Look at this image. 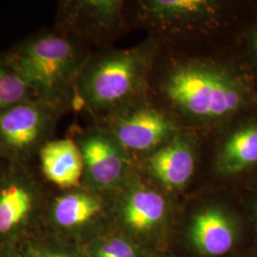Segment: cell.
<instances>
[{"instance_id":"obj_18","label":"cell","mask_w":257,"mask_h":257,"mask_svg":"<svg viewBox=\"0 0 257 257\" xmlns=\"http://www.w3.org/2000/svg\"><path fill=\"white\" fill-rule=\"evenodd\" d=\"M251 50H252V54H253L254 59L257 63V26L254 29L252 37H251Z\"/></svg>"},{"instance_id":"obj_14","label":"cell","mask_w":257,"mask_h":257,"mask_svg":"<svg viewBox=\"0 0 257 257\" xmlns=\"http://www.w3.org/2000/svg\"><path fill=\"white\" fill-rule=\"evenodd\" d=\"M216 162L221 173L227 175L238 174L257 164V122L232 132L219 149Z\"/></svg>"},{"instance_id":"obj_17","label":"cell","mask_w":257,"mask_h":257,"mask_svg":"<svg viewBox=\"0 0 257 257\" xmlns=\"http://www.w3.org/2000/svg\"><path fill=\"white\" fill-rule=\"evenodd\" d=\"M96 257H136L134 248L124 240L113 239L102 245Z\"/></svg>"},{"instance_id":"obj_6","label":"cell","mask_w":257,"mask_h":257,"mask_svg":"<svg viewBox=\"0 0 257 257\" xmlns=\"http://www.w3.org/2000/svg\"><path fill=\"white\" fill-rule=\"evenodd\" d=\"M72 138L82 156V180L100 191L114 189L122 183L131 159L130 153L119 142L98 126L75 131Z\"/></svg>"},{"instance_id":"obj_9","label":"cell","mask_w":257,"mask_h":257,"mask_svg":"<svg viewBox=\"0 0 257 257\" xmlns=\"http://www.w3.org/2000/svg\"><path fill=\"white\" fill-rule=\"evenodd\" d=\"M42 201V190L27 165L11 164L0 177V233L30 218Z\"/></svg>"},{"instance_id":"obj_2","label":"cell","mask_w":257,"mask_h":257,"mask_svg":"<svg viewBox=\"0 0 257 257\" xmlns=\"http://www.w3.org/2000/svg\"><path fill=\"white\" fill-rule=\"evenodd\" d=\"M160 89L185 119L206 126L230 119L248 105L250 95L248 85L234 70L210 60L175 65Z\"/></svg>"},{"instance_id":"obj_11","label":"cell","mask_w":257,"mask_h":257,"mask_svg":"<svg viewBox=\"0 0 257 257\" xmlns=\"http://www.w3.org/2000/svg\"><path fill=\"white\" fill-rule=\"evenodd\" d=\"M41 173L55 186L72 190L81 185L83 160L81 153L72 138L53 139L38 153Z\"/></svg>"},{"instance_id":"obj_4","label":"cell","mask_w":257,"mask_h":257,"mask_svg":"<svg viewBox=\"0 0 257 257\" xmlns=\"http://www.w3.org/2000/svg\"><path fill=\"white\" fill-rule=\"evenodd\" d=\"M63 114L36 97L0 111V157L11 164L27 165L55 139L57 122Z\"/></svg>"},{"instance_id":"obj_1","label":"cell","mask_w":257,"mask_h":257,"mask_svg":"<svg viewBox=\"0 0 257 257\" xmlns=\"http://www.w3.org/2000/svg\"><path fill=\"white\" fill-rule=\"evenodd\" d=\"M4 55L34 97L63 113L72 110L76 83L92 57L84 41L56 28L28 37Z\"/></svg>"},{"instance_id":"obj_13","label":"cell","mask_w":257,"mask_h":257,"mask_svg":"<svg viewBox=\"0 0 257 257\" xmlns=\"http://www.w3.org/2000/svg\"><path fill=\"white\" fill-rule=\"evenodd\" d=\"M102 210L103 202L97 195L73 189L55 196L49 205L50 217L62 228L82 226Z\"/></svg>"},{"instance_id":"obj_7","label":"cell","mask_w":257,"mask_h":257,"mask_svg":"<svg viewBox=\"0 0 257 257\" xmlns=\"http://www.w3.org/2000/svg\"><path fill=\"white\" fill-rule=\"evenodd\" d=\"M123 6L119 0L61 1L55 28L85 43H101L121 30Z\"/></svg>"},{"instance_id":"obj_19","label":"cell","mask_w":257,"mask_h":257,"mask_svg":"<svg viewBox=\"0 0 257 257\" xmlns=\"http://www.w3.org/2000/svg\"><path fill=\"white\" fill-rule=\"evenodd\" d=\"M8 165H9V163H8L5 159H3V158L0 157V177L3 175L4 172L6 171Z\"/></svg>"},{"instance_id":"obj_8","label":"cell","mask_w":257,"mask_h":257,"mask_svg":"<svg viewBox=\"0 0 257 257\" xmlns=\"http://www.w3.org/2000/svg\"><path fill=\"white\" fill-rule=\"evenodd\" d=\"M140 17L157 33L182 34L215 27L222 5L211 0H149L140 2Z\"/></svg>"},{"instance_id":"obj_15","label":"cell","mask_w":257,"mask_h":257,"mask_svg":"<svg viewBox=\"0 0 257 257\" xmlns=\"http://www.w3.org/2000/svg\"><path fill=\"white\" fill-rule=\"evenodd\" d=\"M166 201L160 193L148 189H135L127 193L121 213L128 227L136 230L151 229L165 216Z\"/></svg>"},{"instance_id":"obj_10","label":"cell","mask_w":257,"mask_h":257,"mask_svg":"<svg viewBox=\"0 0 257 257\" xmlns=\"http://www.w3.org/2000/svg\"><path fill=\"white\" fill-rule=\"evenodd\" d=\"M196 140L189 133L179 132L148 158L152 175L170 190L186 186L195 169Z\"/></svg>"},{"instance_id":"obj_3","label":"cell","mask_w":257,"mask_h":257,"mask_svg":"<svg viewBox=\"0 0 257 257\" xmlns=\"http://www.w3.org/2000/svg\"><path fill=\"white\" fill-rule=\"evenodd\" d=\"M156 49L154 41H146L92 56L76 83L72 109H85L99 121L138 102Z\"/></svg>"},{"instance_id":"obj_16","label":"cell","mask_w":257,"mask_h":257,"mask_svg":"<svg viewBox=\"0 0 257 257\" xmlns=\"http://www.w3.org/2000/svg\"><path fill=\"white\" fill-rule=\"evenodd\" d=\"M34 97L30 88L4 54L0 55V111Z\"/></svg>"},{"instance_id":"obj_12","label":"cell","mask_w":257,"mask_h":257,"mask_svg":"<svg viewBox=\"0 0 257 257\" xmlns=\"http://www.w3.org/2000/svg\"><path fill=\"white\" fill-rule=\"evenodd\" d=\"M192 236L197 248L212 256L227 253L234 242V231L230 221L216 209L206 210L195 216Z\"/></svg>"},{"instance_id":"obj_20","label":"cell","mask_w":257,"mask_h":257,"mask_svg":"<svg viewBox=\"0 0 257 257\" xmlns=\"http://www.w3.org/2000/svg\"><path fill=\"white\" fill-rule=\"evenodd\" d=\"M36 257H67L62 254H56V253H43V254H38Z\"/></svg>"},{"instance_id":"obj_5","label":"cell","mask_w":257,"mask_h":257,"mask_svg":"<svg viewBox=\"0 0 257 257\" xmlns=\"http://www.w3.org/2000/svg\"><path fill=\"white\" fill-rule=\"evenodd\" d=\"M105 130L130 152H155L180 132L167 112L137 102L98 121Z\"/></svg>"}]
</instances>
